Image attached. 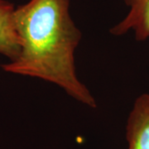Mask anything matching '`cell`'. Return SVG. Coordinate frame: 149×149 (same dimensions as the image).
Returning a JSON list of instances; mask_svg holds the SVG:
<instances>
[{"mask_svg":"<svg viewBox=\"0 0 149 149\" xmlns=\"http://www.w3.org/2000/svg\"><path fill=\"white\" fill-rule=\"evenodd\" d=\"M14 17L21 51L3 70L47 81L96 108L95 97L76 74L74 53L82 35L70 15V0H29L15 8Z\"/></svg>","mask_w":149,"mask_h":149,"instance_id":"cell-1","label":"cell"},{"mask_svg":"<svg viewBox=\"0 0 149 149\" xmlns=\"http://www.w3.org/2000/svg\"><path fill=\"white\" fill-rule=\"evenodd\" d=\"M128 149H149V94L139 96L126 124Z\"/></svg>","mask_w":149,"mask_h":149,"instance_id":"cell-2","label":"cell"},{"mask_svg":"<svg viewBox=\"0 0 149 149\" xmlns=\"http://www.w3.org/2000/svg\"><path fill=\"white\" fill-rule=\"evenodd\" d=\"M128 14L109 30L113 36H123L130 31L138 41L149 38V0H124Z\"/></svg>","mask_w":149,"mask_h":149,"instance_id":"cell-3","label":"cell"},{"mask_svg":"<svg viewBox=\"0 0 149 149\" xmlns=\"http://www.w3.org/2000/svg\"><path fill=\"white\" fill-rule=\"evenodd\" d=\"M15 8L6 0H0V55L9 61L17 58L21 51V39L15 23Z\"/></svg>","mask_w":149,"mask_h":149,"instance_id":"cell-4","label":"cell"}]
</instances>
